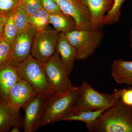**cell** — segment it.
<instances>
[{
	"label": "cell",
	"mask_w": 132,
	"mask_h": 132,
	"mask_svg": "<svg viewBox=\"0 0 132 132\" xmlns=\"http://www.w3.org/2000/svg\"><path fill=\"white\" fill-rule=\"evenodd\" d=\"M80 87L79 94L75 106L68 116L84 111H97L110 107L120 100L122 91V89H115L112 93H101L94 89L85 81H82Z\"/></svg>",
	"instance_id": "3"
},
{
	"label": "cell",
	"mask_w": 132,
	"mask_h": 132,
	"mask_svg": "<svg viewBox=\"0 0 132 132\" xmlns=\"http://www.w3.org/2000/svg\"><path fill=\"white\" fill-rule=\"evenodd\" d=\"M12 43L8 42L2 38L0 39V65L9 61Z\"/></svg>",
	"instance_id": "24"
},
{
	"label": "cell",
	"mask_w": 132,
	"mask_h": 132,
	"mask_svg": "<svg viewBox=\"0 0 132 132\" xmlns=\"http://www.w3.org/2000/svg\"><path fill=\"white\" fill-rule=\"evenodd\" d=\"M54 1L59 5L62 12L74 19L76 29H93L89 10L81 0Z\"/></svg>",
	"instance_id": "9"
},
{
	"label": "cell",
	"mask_w": 132,
	"mask_h": 132,
	"mask_svg": "<svg viewBox=\"0 0 132 132\" xmlns=\"http://www.w3.org/2000/svg\"><path fill=\"white\" fill-rule=\"evenodd\" d=\"M15 125L23 126L20 111L12 109L5 102H0V132L9 131Z\"/></svg>",
	"instance_id": "15"
},
{
	"label": "cell",
	"mask_w": 132,
	"mask_h": 132,
	"mask_svg": "<svg viewBox=\"0 0 132 132\" xmlns=\"http://www.w3.org/2000/svg\"><path fill=\"white\" fill-rule=\"evenodd\" d=\"M80 91V86H74L67 92L50 96L42 117L36 126L35 131L44 126L62 121L69 115L75 106Z\"/></svg>",
	"instance_id": "2"
},
{
	"label": "cell",
	"mask_w": 132,
	"mask_h": 132,
	"mask_svg": "<svg viewBox=\"0 0 132 132\" xmlns=\"http://www.w3.org/2000/svg\"><path fill=\"white\" fill-rule=\"evenodd\" d=\"M37 94L31 85L20 77L10 90L6 103L12 109L20 111L30 98Z\"/></svg>",
	"instance_id": "11"
},
{
	"label": "cell",
	"mask_w": 132,
	"mask_h": 132,
	"mask_svg": "<svg viewBox=\"0 0 132 132\" xmlns=\"http://www.w3.org/2000/svg\"><path fill=\"white\" fill-rule=\"evenodd\" d=\"M19 32L14 20L13 14L11 12L8 14L7 19L3 29L2 38L8 42L12 43Z\"/></svg>",
	"instance_id": "22"
},
{
	"label": "cell",
	"mask_w": 132,
	"mask_h": 132,
	"mask_svg": "<svg viewBox=\"0 0 132 132\" xmlns=\"http://www.w3.org/2000/svg\"><path fill=\"white\" fill-rule=\"evenodd\" d=\"M44 65L48 85L53 95L67 92L74 87L56 52Z\"/></svg>",
	"instance_id": "6"
},
{
	"label": "cell",
	"mask_w": 132,
	"mask_h": 132,
	"mask_svg": "<svg viewBox=\"0 0 132 132\" xmlns=\"http://www.w3.org/2000/svg\"><path fill=\"white\" fill-rule=\"evenodd\" d=\"M16 68L19 76L28 82L37 94L53 95L48 85L44 64L31 55Z\"/></svg>",
	"instance_id": "5"
},
{
	"label": "cell",
	"mask_w": 132,
	"mask_h": 132,
	"mask_svg": "<svg viewBox=\"0 0 132 132\" xmlns=\"http://www.w3.org/2000/svg\"><path fill=\"white\" fill-rule=\"evenodd\" d=\"M86 5L91 16L93 28L98 29L102 26L106 12L110 9L113 0H81Z\"/></svg>",
	"instance_id": "12"
},
{
	"label": "cell",
	"mask_w": 132,
	"mask_h": 132,
	"mask_svg": "<svg viewBox=\"0 0 132 132\" xmlns=\"http://www.w3.org/2000/svg\"><path fill=\"white\" fill-rule=\"evenodd\" d=\"M49 17V13L43 8L29 15V23L36 31H42L47 28V26L50 24Z\"/></svg>",
	"instance_id": "19"
},
{
	"label": "cell",
	"mask_w": 132,
	"mask_h": 132,
	"mask_svg": "<svg viewBox=\"0 0 132 132\" xmlns=\"http://www.w3.org/2000/svg\"><path fill=\"white\" fill-rule=\"evenodd\" d=\"M43 6L50 15L56 14L62 12L59 5L54 0H42Z\"/></svg>",
	"instance_id": "26"
},
{
	"label": "cell",
	"mask_w": 132,
	"mask_h": 132,
	"mask_svg": "<svg viewBox=\"0 0 132 132\" xmlns=\"http://www.w3.org/2000/svg\"></svg>",
	"instance_id": "31"
},
{
	"label": "cell",
	"mask_w": 132,
	"mask_h": 132,
	"mask_svg": "<svg viewBox=\"0 0 132 132\" xmlns=\"http://www.w3.org/2000/svg\"><path fill=\"white\" fill-rule=\"evenodd\" d=\"M120 100L125 105L132 107V88L122 89Z\"/></svg>",
	"instance_id": "27"
},
{
	"label": "cell",
	"mask_w": 132,
	"mask_h": 132,
	"mask_svg": "<svg viewBox=\"0 0 132 132\" xmlns=\"http://www.w3.org/2000/svg\"><path fill=\"white\" fill-rule=\"evenodd\" d=\"M19 78L16 67L9 63L0 65V102H6L10 90Z\"/></svg>",
	"instance_id": "14"
},
{
	"label": "cell",
	"mask_w": 132,
	"mask_h": 132,
	"mask_svg": "<svg viewBox=\"0 0 132 132\" xmlns=\"http://www.w3.org/2000/svg\"><path fill=\"white\" fill-rule=\"evenodd\" d=\"M91 132H132V107L119 100L88 128Z\"/></svg>",
	"instance_id": "1"
},
{
	"label": "cell",
	"mask_w": 132,
	"mask_h": 132,
	"mask_svg": "<svg viewBox=\"0 0 132 132\" xmlns=\"http://www.w3.org/2000/svg\"><path fill=\"white\" fill-rule=\"evenodd\" d=\"M111 76L118 84L132 86V61H114L111 65Z\"/></svg>",
	"instance_id": "16"
},
{
	"label": "cell",
	"mask_w": 132,
	"mask_h": 132,
	"mask_svg": "<svg viewBox=\"0 0 132 132\" xmlns=\"http://www.w3.org/2000/svg\"><path fill=\"white\" fill-rule=\"evenodd\" d=\"M110 107L97 111H84L76 114L68 116L64 118L62 121H76L83 122L86 124L88 129L95 122L100 116Z\"/></svg>",
	"instance_id": "18"
},
{
	"label": "cell",
	"mask_w": 132,
	"mask_h": 132,
	"mask_svg": "<svg viewBox=\"0 0 132 132\" xmlns=\"http://www.w3.org/2000/svg\"><path fill=\"white\" fill-rule=\"evenodd\" d=\"M12 13L19 32L26 29L31 25L29 22V15L19 3Z\"/></svg>",
	"instance_id": "21"
},
{
	"label": "cell",
	"mask_w": 132,
	"mask_h": 132,
	"mask_svg": "<svg viewBox=\"0 0 132 132\" xmlns=\"http://www.w3.org/2000/svg\"><path fill=\"white\" fill-rule=\"evenodd\" d=\"M126 0H113V3L111 9L105 15L102 26L112 25L119 21L121 15V9L123 3Z\"/></svg>",
	"instance_id": "20"
},
{
	"label": "cell",
	"mask_w": 132,
	"mask_h": 132,
	"mask_svg": "<svg viewBox=\"0 0 132 132\" xmlns=\"http://www.w3.org/2000/svg\"><path fill=\"white\" fill-rule=\"evenodd\" d=\"M77 52V60H83L90 57L98 48L103 39V33L99 29H75L65 34Z\"/></svg>",
	"instance_id": "4"
},
{
	"label": "cell",
	"mask_w": 132,
	"mask_h": 132,
	"mask_svg": "<svg viewBox=\"0 0 132 132\" xmlns=\"http://www.w3.org/2000/svg\"><path fill=\"white\" fill-rule=\"evenodd\" d=\"M50 96L37 94L31 97L24 104L23 127L24 132L35 131L36 126L42 117Z\"/></svg>",
	"instance_id": "10"
},
{
	"label": "cell",
	"mask_w": 132,
	"mask_h": 132,
	"mask_svg": "<svg viewBox=\"0 0 132 132\" xmlns=\"http://www.w3.org/2000/svg\"><path fill=\"white\" fill-rule=\"evenodd\" d=\"M36 32L31 25L23 31H19L12 43L8 63L16 67L31 55L33 41Z\"/></svg>",
	"instance_id": "8"
},
{
	"label": "cell",
	"mask_w": 132,
	"mask_h": 132,
	"mask_svg": "<svg viewBox=\"0 0 132 132\" xmlns=\"http://www.w3.org/2000/svg\"><path fill=\"white\" fill-rule=\"evenodd\" d=\"M21 127L19 125H15L12 128V130L10 132H20V127Z\"/></svg>",
	"instance_id": "29"
},
{
	"label": "cell",
	"mask_w": 132,
	"mask_h": 132,
	"mask_svg": "<svg viewBox=\"0 0 132 132\" xmlns=\"http://www.w3.org/2000/svg\"><path fill=\"white\" fill-rule=\"evenodd\" d=\"M56 52L60 55L62 64L70 75L73 69L75 61L77 60V52L64 33H61Z\"/></svg>",
	"instance_id": "13"
},
{
	"label": "cell",
	"mask_w": 132,
	"mask_h": 132,
	"mask_svg": "<svg viewBox=\"0 0 132 132\" xmlns=\"http://www.w3.org/2000/svg\"><path fill=\"white\" fill-rule=\"evenodd\" d=\"M20 0H0V13L4 14L13 12L19 5Z\"/></svg>",
	"instance_id": "25"
},
{
	"label": "cell",
	"mask_w": 132,
	"mask_h": 132,
	"mask_svg": "<svg viewBox=\"0 0 132 132\" xmlns=\"http://www.w3.org/2000/svg\"><path fill=\"white\" fill-rule=\"evenodd\" d=\"M61 33L54 29L47 28L37 31L33 41L31 55L42 64L46 63L56 52Z\"/></svg>",
	"instance_id": "7"
},
{
	"label": "cell",
	"mask_w": 132,
	"mask_h": 132,
	"mask_svg": "<svg viewBox=\"0 0 132 132\" xmlns=\"http://www.w3.org/2000/svg\"><path fill=\"white\" fill-rule=\"evenodd\" d=\"M50 23L54 29L66 34L76 29V24L71 16L62 12L56 14L50 15Z\"/></svg>",
	"instance_id": "17"
},
{
	"label": "cell",
	"mask_w": 132,
	"mask_h": 132,
	"mask_svg": "<svg viewBox=\"0 0 132 132\" xmlns=\"http://www.w3.org/2000/svg\"><path fill=\"white\" fill-rule=\"evenodd\" d=\"M19 4L29 16L43 8L42 0H20Z\"/></svg>",
	"instance_id": "23"
},
{
	"label": "cell",
	"mask_w": 132,
	"mask_h": 132,
	"mask_svg": "<svg viewBox=\"0 0 132 132\" xmlns=\"http://www.w3.org/2000/svg\"><path fill=\"white\" fill-rule=\"evenodd\" d=\"M7 14L0 13V39L3 37V29L7 19Z\"/></svg>",
	"instance_id": "28"
},
{
	"label": "cell",
	"mask_w": 132,
	"mask_h": 132,
	"mask_svg": "<svg viewBox=\"0 0 132 132\" xmlns=\"http://www.w3.org/2000/svg\"><path fill=\"white\" fill-rule=\"evenodd\" d=\"M130 41H131V46L132 47V31L131 32V35H130Z\"/></svg>",
	"instance_id": "30"
}]
</instances>
